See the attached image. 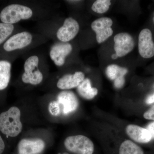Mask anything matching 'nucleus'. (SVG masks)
<instances>
[{
	"mask_svg": "<svg viewBox=\"0 0 154 154\" xmlns=\"http://www.w3.org/2000/svg\"><path fill=\"white\" fill-rule=\"evenodd\" d=\"M19 107L12 106L0 113V134L8 138H14L21 133L23 126Z\"/></svg>",
	"mask_w": 154,
	"mask_h": 154,
	"instance_id": "obj_1",
	"label": "nucleus"
},
{
	"mask_svg": "<svg viewBox=\"0 0 154 154\" xmlns=\"http://www.w3.org/2000/svg\"><path fill=\"white\" fill-rule=\"evenodd\" d=\"M33 15L30 8L19 4L6 6L0 12V20L5 24L14 25L22 20L30 19Z\"/></svg>",
	"mask_w": 154,
	"mask_h": 154,
	"instance_id": "obj_2",
	"label": "nucleus"
},
{
	"mask_svg": "<svg viewBox=\"0 0 154 154\" xmlns=\"http://www.w3.org/2000/svg\"><path fill=\"white\" fill-rule=\"evenodd\" d=\"M64 145L68 151L75 154H93L95 150L93 142L83 135L68 137Z\"/></svg>",
	"mask_w": 154,
	"mask_h": 154,
	"instance_id": "obj_3",
	"label": "nucleus"
},
{
	"mask_svg": "<svg viewBox=\"0 0 154 154\" xmlns=\"http://www.w3.org/2000/svg\"><path fill=\"white\" fill-rule=\"evenodd\" d=\"M39 60L37 56L28 58L24 64L25 72L22 75V81L25 84L33 85H38L43 80V75L38 67Z\"/></svg>",
	"mask_w": 154,
	"mask_h": 154,
	"instance_id": "obj_4",
	"label": "nucleus"
},
{
	"mask_svg": "<svg viewBox=\"0 0 154 154\" xmlns=\"http://www.w3.org/2000/svg\"><path fill=\"white\" fill-rule=\"evenodd\" d=\"M113 21L108 17H102L94 20L91 27L96 34V41L99 44L106 41L113 34L111 28Z\"/></svg>",
	"mask_w": 154,
	"mask_h": 154,
	"instance_id": "obj_5",
	"label": "nucleus"
},
{
	"mask_svg": "<svg viewBox=\"0 0 154 154\" xmlns=\"http://www.w3.org/2000/svg\"><path fill=\"white\" fill-rule=\"evenodd\" d=\"M114 49L118 57H122L131 52L134 47V39L128 33H119L114 36Z\"/></svg>",
	"mask_w": 154,
	"mask_h": 154,
	"instance_id": "obj_6",
	"label": "nucleus"
},
{
	"mask_svg": "<svg viewBox=\"0 0 154 154\" xmlns=\"http://www.w3.org/2000/svg\"><path fill=\"white\" fill-rule=\"evenodd\" d=\"M138 51L143 58L149 59L154 56V42L151 31L145 28L140 31L138 36Z\"/></svg>",
	"mask_w": 154,
	"mask_h": 154,
	"instance_id": "obj_7",
	"label": "nucleus"
},
{
	"mask_svg": "<svg viewBox=\"0 0 154 154\" xmlns=\"http://www.w3.org/2000/svg\"><path fill=\"white\" fill-rule=\"evenodd\" d=\"M32 40V35L29 32L17 33L7 39L3 45V49L7 52L22 49L29 45Z\"/></svg>",
	"mask_w": 154,
	"mask_h": 154,
	"instance_id": "obj_8",
	"label": "nucleus"
},
{
	"mask_svg": "<svg viewBox=\"0 0 154 154\" xmlns=\"http://www.w3.org/2000/svg\"><path fill=\"white\" fill-rule=\"evenodd\" d=\"M125 131L131 140L136 143L147 144L152 141L150 132L145 127L130 124L125 126Z\"/></svg>",
	"mask_w": 154,
	"mask_h": 154,
	"instance_id": "obj_9",
	"label": "nucleus"
},
{
	"mask_svg": "<svg viewBox=\"0 0 154 154\" xmlns=\"http://www.w3.org/2000/svg\"><path fill=\"white\" fill-rule=\"evenodd\" d=\"M79 29V25L76 20L69 17L65 19L63 26L57 30V36L62 42H67L77 36Z\"/></svg>",
	"mask_w": 154,
	"mask_h": 154,
	"instance_id": "obj_10",
	"label": "nucleus"
},
{
	"mask_svg": "<svg viewBox=\"0 0 154 154\" xmlns=\"http://www.w3.org/2000/svg\"><path fill=\"white\" fill-rule=\"evenodd\" d=\"M45 147V143L40 139H22L18 143V154H38Z\"/></svg>",
	"mask_w": 154,
	"mask_h": 154,
	"instance_id": "obj_11",
	"label": "nucleus"
},
{
	"mask_svg": "<svg viewBox=\"0 0 154 154\" xmlns=\"http://www.w3.org/2000/svg\"><path fill=\"white\" fill-rule=\"evenodd\" d=\"M72 50V46L67 42L56 43L51 47L50 56L56 65L62 66L65 62L66 57Z\"/></svg>",
	"mask_w": 154,
	"mask_h": 154,
	"instance_id": "obj_12",
	"label": "nucleus"
},
{
	"mask_svg": "<svg viewBox=\"0 0 154 154\" xmlns=\"http://www.w3.org/2000/svg\"><path fill=\"white\" fill-rule=\"evenodd\" d=\"M57 101L62 107L63 113L68 115L75 112L79 106V100L74 93L70 91H63L57 96Z\"/></svg>",
	"mask_w": 154,
	"mask_h": 154,
	"instance_id": "obj_13",
	"label": "nucleus"
},
{
	"mask_svg": "<svg viewBox=\"0 0 154 154\" xmlns=\"http://www.w3.org/2000/svg\"><path fill=\"white\" fill-rule=\"evenodd\" d=\"M85 79L83 72H76L74 74L64 75L58 81L57 86L59 89L68 90L76 88Z\"/></svg>",
	"mask_w": 154,
	"mask_h": 154,
	"instance_id": "obj_14",
	"label": "nucleus"
},
{
	"mask_svg": "<svg viewBox=\"0 0 154 154\" xmlns=\"http://www.w3.org/2000/svg\"><path fill=\"white\" fill-rule=\"evenodd\" d=\"M12 65L7 60H0V92L5 91L10 84Z\"/></svg>",
	"mask_w": 154,
	"mask_h": 154,
	"instance_id": "obj_15",
	"label": "nucleus"
},
{
	"mask_svg": "<svg viewBox=\"0 0 154 154\" xmlns=\"http://www.w3.org/2000/svg\"><path fill=\"white\" fill-rule=\"evenodd\" d=\"M78 94L83 99L91 100L95 98L98 94V90L92 87L91 80L86 78L77 88Z\"/></svg>",
	"mask_w": 154,
	"mask_h": 154,
	"instance_id": "obj_16",
	"label": "nucleus"
},
{
	"mask_svg": "<svg viewBox=\"0 0 154 154\" xmlns=\"http://www.w3.org/2000/svg\"><path fill=\"white\" fill-rule=\"evenodd\" d=\"M118 154H145L143 149L130 139L122 141L119 145Z\"/></svg>",
	"mask_w": 154,
	"mask_h": 154,
	"instance_id": "obj_17",
	"label": "nucleus"
},
{
	"mask_svg": "<svg viewBox=\"0 0 154 154\" xmlns=\"http://www.w3.org/2000/svg\"><path fill=\"white\" fill-rule=\"evenodd\" d=\"M128 72V69L126 68L114 64L109 65L106 69V75L111 81H114L116 79L121 76H125Z\"/></svg>",
	"mask_w": 154,
	"mask_h": 154,
	"instance_id": "obj_18",
	"label": "nucleus"
},
{
	"mask_svg": "<svg viewBox=\"0 0 154 154\" xmlns=\"http://www.w3.org/2000/svg\"><path fill=\"white\" fill-rule=\"evenodd\" d=\"M14 30V25L0 22V45L11 37Z\"/></svg>",
	"mask_w": 154,
	"mask_h": 154,
	"instance_id": "obj_19",
	"label": "nucleus"
},
{
	"mask_svg": "<svg viewBox=\"0 0 154 154\" xmlns=\"http://www.w3.org/2000/svg\"><path fill=\"white\" fill-rule=\"evenodd\" d=\"M111 4L109 0H97L92 5V10L97 14H104L110 8Z\"/></svg>",
	"mask_w": 154,
	"mask_h": 154,
	"instance_id": "obj_20",
	"label": "nucleus"
},
{
	"mask_svg": "<svg viewBox=\"0 0 154 154\" xmlns=\"http://www.w3.org/2000/svg\"><path fill=\"white\" fill-rule=\"evenodd\" d=\"M48 111L51 115L57 116L61 113V106L57 101H52L49 103L48 107Z\"/></svg>",
	"mask_w": 154,
	"mask_h": 154,
	"instance_id": "obj_21",
	"label": "nucleus"
},
{
	"mask_svg": "<svg viewBox=\"0 0 154 154\" xmlns=\"http://www.w3.org/2000/svg\"><path fill=\"white\" fill-rule=\"evenodd\" d=\"M143 117L146 120L151 121H154V105H151L144 111Z\"/></svg>",
	"mask_w": 154,
	"mask_h": 154,
	"instance_id": "obj_22",
	"label": "nucleus"
},
{
	"mask_svg": "<svg viewBox=\"0 0 154 154\" xmlns=\"http://www.w3.org/2000/svg\"><path fill=\"white\" fill-rule=\"evenodd\" d=\"M125 76H119L113 81V85L116 89H120L123 88L125 84Z\"/></svg>",
	"mask_w": 154,
	"mask_h": 154,
	"instance_id": "obj_23",
	"label": "nucleus"
},
{
	"mask_svg": "<svg viewBox=\"0 0 154 154\" xmlns=\"http://www.w3.org/2000/svg\"><path fill=\"white\" fill-rule=\"evenodd\" d=\"M145 128L150 132L152 136V140L154 141V121H151L148 123Z\"/></svg>",
	"mask_w": 154,
	"mask_h": 154,
	"instance_id": "obj_24",
	"label": "nucleus"
},
{
	"mask_svg": "<svg viewBox=\"0 0 154 154\" xmlns=\"http://www.w3.org/2000/svg\"><path fill=\"white\" fill-rule=\"evenodd\" d=\"M6 144L4 137L0 134V154H3L6 149Z\"/></svg>",
	"mask_w": 154,
	"mask_h": 154,
	"instance_id": "obj_25",
	"label": "nucleus"
},
{
	"mask_svg": "<svg viewBox=\"0 0 154 154\" xmlns=\"http://www.w3.org/2000/svg\"><path fill=\"white\" fill-rule=\"evenodd\" d=\"M145 103L146 105L151 106L154 105V93L149 95L145 99Z\"/></svg>",
	"mask_w": 154,
	"mask_h": 154,
	"instance_id": "obj_26",
	"label": "nucleus"
},
{
	"mask_svg": "<svg viewBox=\"0 0 154 154\" xmlns=\"http://www.w3.org/2000/svg\"><path fill=\"white\" fill-rule=\"evenodd\" d=\"M111 57H112V59H116L118 57V56L116 55V54H113V55L111 56Z\"/></svg>",
	"mask_w": 154,
	"mask_h": 154,
	"instance_id": "obj_27",
	"label": "nucleus"
},
{
	"mask_svg": "<svg viewBox=\"0 0 154 154\" xmlns=\"http://www.w3.org/2000/svg\"><path fill=\"white\" fill-rule=\"evenodd\" d=\"M152 87L153 88V89H154V82L153 83V84Z\"/></svg>",
	"mask_w": 154,
	"mask_h": 154,
	"instance_id": "obj_28",
	"label": "nucleus"
},
{
	"mask_svg": "<svg viewBox=\"0 0 154 154\" xmlns=\"http://www.w3.org/2000/svg\"><path fill=\"white\" fill-rule=\"evenodd\" d=\"M153 22H154V16H153Z\"/></svg>",
	"mask_w": 154,
	"mask_h": 154,
	"instance_id": "obj_29",
	"label": "nucleus"
}]
</instances>
